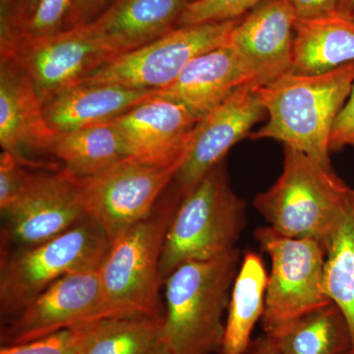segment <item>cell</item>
Here are the masks:
<instances>
[{
	"label": "cell",
	"instance_id": "cell-23",
	"mask_svg": "<svg viewBox=\"0 0 354 354\" xmlns=\"http://www.w3.org/2000/svg\"><path fill=\"white\" fill-rule=\"evenodd\" d=\"M266 335L281 354H351L353 348L348 321L334 302Z\"/></svg>",
	"mask_w": 354,
	"mask_h": 354
},
{
	"label": "cell",
	"instance_id": "cell-21",
	"mask_svg": "<svg viewBox=\"0 0 354 354\" xmlns=\"http://www.w3.org/2000/svg\"><path fill=\"white\" fill-rule=\"evenodd\" d=\"M50 152L64 162L65 171L81 178L99 176L130 157L111 120L57 132Z\"/></svg>",
	"mask_w": 354,
	"mask_h": 354
},
{
	"label": "cell",
	"instance_id": "cell-16",
	"mask_svg": "<svg viewBox=\"0 0 354 354\" xmlns=\"http://www.w3.org/2000/svg\"><path fill=\"white\" fill-rule=\"evenodd\" d=\"M193 0H113L84 24L109 60L152 43L171 30Z\"/></svg>",
	"mask_w": 354,
	"mask_h": 354
},
{
	"label": "cell",
	"instance_id": "cell-11",
	"mask_svg": "<svg viewBox=\"0 0 354 354\" xmlns=\"http://www.w3.org/2000/svg\"><path fill=\"white\" fill-rule=\"evenodd\" d=\"M1 57L27 72L43 104L109 62L84 24L46 37L18 32L1 41Z\"/></svg>",
	"mask_w": 354,
	"mask_h": 354
},
{
	"label": "cell",
	"instance_id": "cell-26",
	"mask_svg": "<svg viewBox=\"0 0 354 354\" xmlns=\"http://www.w3.org/2000/svg\"><path fill=\"white\" fill-rule=\"evenodd\" d=\"M263 0H193L177 27L239 19Z\"/></svg>",
	"mask_w": 354,
	"mask_h": 354
},
{
	"label": "cell",
	"instance_id": "cell-3",
	"mask_svg": "<svg viewBox=\"0 0 354 354\" xmlns=\"http://www.w3.org/2000/svg\"><path fill=\"white\" fill-rule=\"evenodd\" d=\"M283 169L276 183L254 199L270 227L293 239H311L325 248L354 189L306 153L283 146Z\"/></svg>",
	"mask_w": 354,
	"mask_h": 354
},
{
	"label": "cell",
	"instance_id": "cell-22",
	"mask_svg": "<svg viewBox=\"0 0 354 354\" xmlns=\"http://www.w3.org/2000/svg\"><path fill=\"white\" fill-rule=\"evenodd\" d=\"M268 278L259 254L247 250L230 292L225 337L218 353L242 354L252 341L254 326L264 313Z\"/></svg>",
	"mask_w": 354,
	"mask_h": 354
},
{
	"label": "cell",
	"instance_id": "cell-31",
	"mask_svg": "<svg viewBox=\"0 0 354 354\" xmlns=\"http://www.w3.org/2000/svg\"><path fill=\"white\" fill-rule=\"evenodd\" d=\"M298 19H312L339 12L342 0H288Z\"/></svg>",
	"mask_w": 354,
	"mask_h": 354
},
{
	"label": "cell",
	"instance_id": "cell-1",
	"mask_svg": "<svg viewBox=\"0 0 354 354\" xmlns=\"http://www.w3.org/2000/svg\"><path fill=\"white\" fill-rule=\"evenodd\" d=\"M354 62L327 73L288 72L258 87L268 122L251 140L274 139L330 167V138L335 121L351 94Z\"/></svg>",
	"mask_w": 354,
	"mask_h": 354
},
{
	"label": "cell",
	"instance_id": "cell-6",
	"mask_svg": "<svg viewBox=\"0 0 354 354\" xmlns=\"http://www.w3.org/2000/svg\"><path fill=\"white\" fill-rule=\"evenodd\" d=\"M111 241L95 221L31 248L0 255V320L8 322L48 286L73 272L99 270Z\"/></svg>",
	"mask_w": 354,
	"mask_h": 354
},
{
	"label": "cell",
	"instance_id": "cell-2",
	"mask_svg": "<svg viewBox=\"0 0 354 354\" xmlns=\"http://www.w3.org/2000/svg\"><path fill=\"white\" fill-rule=\"evenodd\" d=\"M241 251L178 266L165 279L162 341L172 354L220 353Z\"/></svg>",
	"mask_w": 354,
	"mask_h": 354
},
{
	"label": "cell",
	"instance_id": "cell-9",
	"mask_svg": "<svg viewBox=\"0 0 354 354\" xmlns=\"http://www.w3.org/2000/svg\"><path fill=\"white\" fill-rule=\"evenodd\" d=\"M180 165L158 167L133 157L92 177H77L84 209L113 242L148 218Z\"/></svg>",
	"mask_w": 354,
	"mask_h": 354
},
{
	"label": "cell",
	"instance_id": "cell-15",
	"mask_svg": "<svg viewBox=\"0 0 354 354\" xmlns=\"http://www.w3.org/2000/svg\"><path fill=\"white\" fill-rule=\"evenodd\" d=\"M200 121L183 104L155 95L111 122L130 157L167 169L183 164Z\"/></svg>",
	"mask_w": 354,
	"mask_h": 354
},
{
	"label": "cell",
	"instance_id": "cell-28",
	"mask_svg": "<svg viewBox=\"0 0 354 354\" xmlns=\"http://www.w3.org/2000/svg\"><path fill=\"white\" fill-rule=\"evenodd\" d=\"M75 0H39L34 13L22 27L23 34L46 37L68 29Z\"/></svg>",
	"mask_w": 354,
	"mask_h": 354
},
{
	"label": "cell",
	"instance_id": "cell-24",
	"mask_svg": "<svg viewBox=\"0 0 354 354\" xmlns=\"http://www.w3.org/2000/svg\"><path fill=\"white\" fill-rule=\"evenodd\" d=\"M164 320L116 317L88 324L80 354H151L162 341Z\"/></svg>",
	"mask_w": 354,
	"mask_h": 354
},
{
	"label": "cell",
	"instance_id": "cell-12",
	"mask_svg": "<svg viewBox=\"0 0 354 354\" xmlns=\"http://www.w3.org/2000/svg\"><path fill=\"white\" fill-rule=\"evenodd\" d=\"M109 318L99 270L67 274L1 325V346L36 341Z\"/></svg>",
	"mask_w": 354,
	"mask_h": 354
},
{
	"label": "cell",
	"instance_id": "cell-13",
	"mask_svg": "<svg viewBox=\"0 0 354 354\" xmlns=\"http://www.w3.org/2000/svg\"><path fill=\"white\" fill-rule=\"evenodd\" d=\"M265 114L258 87L244 85L235 90L198 123L187 155L169 185L171 192L183 199L235 144L249 136Z\"/></svg>",
	"mask_w": 354,
	"mask_h": 354
},
{
	"label": "cell",
	"instance_id": "cell-5",
	"mask_svg": "<svg viewBox=\"0 0 354 354\" xmlns=\"http://www.w3.org/2000/svg\"><path fill=\"white\" fill-rule=\"evenodd\" d=\"M245 223V203L232 190L223 160L177 206L160 259L164 283L184 263L211 260L234 250Z\"/></svg>",
	"mask_w": 354,
	"mask_h": 354
},
{
	"label": "cell",
	"instance_id": "cell-10",
	"mask_svg": "<svg viewBox=\"0 0 354 354\" xmlns=\"http://www.w3.org/2000/svg\"><path fill=\"white\" fill-rule=\"evenodd\" d=\"M1 216L0 255L50 241L88 218L77 177L65 169L32 174L20 196Z\"/></svg>",
	"mask_w": 354,
	"mask_h": 354
},
{
	"label": "cell",
	"instance_id": "cell-20",
	"mask_svg": "<svg viewBox=\"0 0 354 354\" xmlns=\"http://www.w3.org/2000/svg\"><path fill=\"white\" fill-rule=\"evenodd\" d=\"M354 62V21L339 12L298 19L291 73L316 75Z\"/></svg>",
	"mask_w": 354,
	"mask_h": 354
},
{
	"label": "cell",
	"instance_id": "cell-17",
	"mask_svg": "<svg viewBox=\"0 0 354 354\" xmlns=\"http://www.w3.org/2000/svg\"><path fill=\"white\" fill-rule=\"evenodd\" d=\"M57 132L46 121L31 77L10 58L0 66V144L29 165L26 151H48Z\"/></svg>",
	"mask_w": 354,
	"mask_h": 354
},
{
	"label": "cell",
	"instance_id": "cell-7",
	"mask_svg": "<svg viewBox=\"0 0 354 354\" xmlns=\"http://www.w3.org/2000/svg\"><path fill=\"white\" fill-rule=\"evenodd\" d=\"M254 236L272 262L261 320L265 334L332 302L324 288L326 250L318 241L286 236L270 225Z\"/></svg>",
	"mask_w": 354,
	"mask_h": 354
},
{
	"label": "cell",
	"instance_id": "cell-33",
	"mask_svg": "<svg viewBox=\"0 0 354 354\" xmlns=\"http://www.w3.org/2000/svg\"><path fill=\"white\" fill-rule=\"evenodd\" d=\"M39 0H1V10L17 21L21 26L31 17Z\"/></svg>",
	"mask_w": 354,
	"mask_h": 354
},
{
	"label": "cell",
	"instance_id": "cell-19",
	"mask_svg": "<svg viewBox=\"0 0 354 354\" xmlns=\"http://www.w3.org/2000/svg\"><path fill=\"white\" fill-rule=\"evenodd\" d=\"M157 94L155 90L80 83L44 104V113L55 132L70 131L113 120Z\"/></svg>",
	"mask_w": 354,
	"mask_h": 354
},
{
	"label": "cell",
	"instance_id": "cell-30",
	"mask_svg": "<svg viewBox=\"0 0 354 354\" xmlns=\"http://www.w3.org/2000/svg\"><path fill=\"white\" fill-rule=\"evenodd\" d=\"M354 146V82L344 108L339 111L330 138V152Z\"/></svg>",
	"mask_w": 354,
	"mask_h": 354
},
{
	"label": "cell",
	"instance_id": "cell-34",
	"mask_svg": "<svg viewBox=\"0 0 354 354\" xmlns=\"http://www.w3.org/2000/svg\"><path fill=\"white\" fill-rule=\"evenodd\" d=\"M242 354H281L274 342L269 335H261L258 339H252L245 351Z\"/></svg>",
	"mask_w": 354,
	"mask_h": 354
},
{
	"label": "cell",
	"instance_id": "cell-8",
	"mask_svg": "<svg viewBox=\"0 0 354 354\" xmlns=\"http://www.w3.org/2000/svg\"><path fill=\"white\" fill-rule=\"evenodd\" d=\"M239 19L177 27L152 43L109 60L80 83L164 90L191 60L225 44Z\"/></svg>",
	"mask_w": 354,
	"mask_h": 354
},
{
	"label": "cell",
	"instance_id": "cell-35",
	"mask_svg": "<svg viewBox=\"0 0 354 354\" xmlns=\"http://www.w3.org/2000/svg\"><path fill=\"white\" fill-rule=\"evenodd\" d=\"M339 12L354 21V0H342Z\"/></svg>",
	"mask_w": 354,
	"mask_h": 354
},
{
	"label": "cell",
	"instance_id": "cell-29",
	"mask_svg": "<svg viewBox=\"0 0 354 354\" xmlns=\"http://www.w3.org/2000/svg\"><path fill=\"white\" fill-rule=\"evenodd\" d=\"M27 164L14 156L3 151L0 158V211L10 207L25 189L31 172L25 167Z\"/></svg>",
	"mask_w": 354,
	"mask_h": 354
},
{
	"label": "cell",
	"instance_id": "cell-32",
	"mask_svg": "<svg viewBox=\"0 0 354 354\" xmlns=\"http://www.w3.org/2000/svg\"><path fill=\"white\" fill-rule=\"evenodd\" d=\"M113 2V0H75L69 28L92 22Z\"/></svg>",
	"mask_w": 354,
	"mask_h": 354
},
{
	"label": "cell",
	"instance_id": "cell-36",
	"mask_svg": "<svg viewBox=\"0 0 354 354\" xmlns=\"http://www.w3.org/2000/svg\"><path fill=\"white\" fill-rule=\"evenodd\" d=\"M151 354H172L171 349L167 346L164 341H162L160 344L155 348Z\"/></svg>",
	"mask_w": 354,
	"mask_h": 354
},
{
	"label": "cell",
	"instance_id": "cell-18",
	"mask_svg": "<svg viewBox=\"0 0 354 354\" xmlns=\"http://www.w3.org/2000/svg\"><path fill=\"white\" fill-rule=\"evenodd\" d=\"M244 85H252L250 77L225 41L191 60L176 80L156 95L183 104L202 120Z\"/></svg>",
	"mask_w": 354,
	"mask_h": 354
},
{
	"label": "cell",
	"instance_id": "cell-27",
	"mask_svg": "<svg viewBox=\"0 0 354 354\" xmlns=\"http://www.w3.org/2000/svg\"><path fill=\"white\" fill-rule=\"evenodd\" d=\"M88 324L26 344L1 346L0 354H80Z\"/></svg>",
	"mask_w": 354,
	"mask_h": 354
},
{
	"label": "cell",
	"instance_id": "cell-4",
	"mask_svg": "<svg viewBox=\"0 0 354 354\" xmlns=\"http://www.w3.org/2000/svg\"><path fill=\"white\" fill-rule=\"evenodd\" d=\"M180 198L167 190L153 213L115 241L99 269L109 318L149 316L164 320L160 266L165 234Z\"/></svg>",
	"mask_w": 354,
	"mask_h": 354
},
{
	"label": "cell",
	"instance_id": "cell-37",
	"mask_svg": "<svg viewBox=\"0 0 354 354\" xmlns=\"http://www.w3.org/2000/svg\"><path fill=\"white\" fill-rule=\"evenodd\" d=\"M354 354V353H353Z\"/></svg>",
	"mask_w": 354,
	"mask_h": 354
},
{
	"label": "cell",
	"instance_id": "cell-14",
	"mask_svg": "<svg viewBox=\"0 0 354 354\" xmlns=\"http://www.w3.org/2000/svg\"><path fill=\"white\" fill-rule=\"evenodd\" d=\"M298 17L288 0H263L242 16L227 39L256 87L290 71Z\"/></svg>",
	"mask_w": 354,
	"mask_h": 354
},
{
	"label": "cell",
	"instance_id": "cell-25",
	"mask_svg": "<svg viewBox=\"0 0 354 354\" xmlns=\"http://www.w3.org/2000/svg\"><path fill=\"white\" fill-rule=\"evenodd\" d=\"M324 288L342 310L353 337L354 353V192L325 245Z\"/></svg>",
	"mask_w": 354,
	"mask_h": 354
}]
</instances>
